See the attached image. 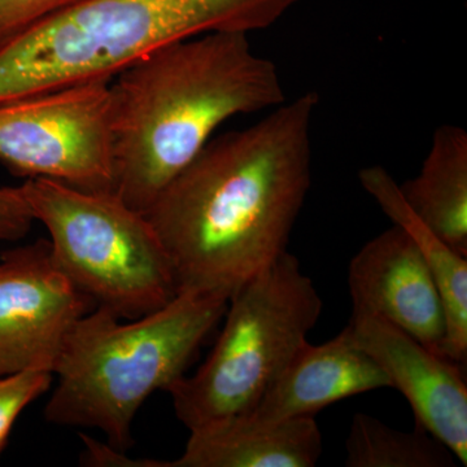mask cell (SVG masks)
I'll list each match as a JSON object with an SVG mask.
<instances>
[{
    "mask_svg": "<svg viewBox=\"0 0 467 467\" xmlns=\"http://www.w3.org/2000/svg\"><path fill=\"white\" fill-rule=\"evenodd\" d=\"M318 95L209 140L146 212L178 294L234 291L287 251L312 181Z\"/></svg>",
    "mask_w": 467,
    "mask_h": 467,
    "instance_id": "6da1fadb",
    "label": "cell"
},
{
    "mask_svg": "<svg viewBox=\"0 0 467 467\" xmlns=\"http://www.w3.org/2000/svg\"><path fill=\"white\" fill-rule=\"evenodd\" d=\"M109 91L115 193L140 213L218 126L285 100L275 64L241 32L164 46L119 73Z\"/></svg>",
    "mask_w": 467,
    "mask_h": 467,
    "instance_id": "7a4b0ae2",
    "label": "cell"
},
{
    "mask_svg": "<svg viewBox=\"0 0 467 467\" xmlns=\"http://www.w3.org/2000/svg\"><path fill=\"white\" fill-rule=\"evenodd\" d=\"M301 0H81L0 42V103L113 78L150 52L265 29Z\"/></svg>",
    "mask_w": 467,
    "mask_h": 467,
    "instance_id": "3957f363",
    "label": "cell"
},
{
    "mask_svg": "<svg viewBox=\"0 0 467 467\" xmlns=\"http://www.w3.org/2000/svg\"><path fill=\"white\" fill-rule=\"evenodd\" d=\"M229 300L223 292H181L162 308L126 324L95 306L64 339L46 420L100 430L107 444L125 451L143 402L184 376Z\"/></svg>",
    "mask_w": 467,
    "mask_h": 467,
    "instance_id": "277c9868",
    "label": "cell"
},
{
    "mask_svg": "<svg viewBox=\"0 0 467 467\" xmlns=\"http://www.w3.org/2000/svg\"><path fill=\"white\" fill-rule=\"evenodd\" d=\"M317 288L287 251L234 291L223 331L204 364L168 389L190 432L257 407L317 324Z\"/></svg>",
    "mask_w": 467,
    "mask_h": 467,
    "instance_id": "5b68a950",
    "label": "cell"
},
{
    "mask_svg": "<svg viewBox=\"0 0 467 467\" xmlns=\"http://www.w3.org/2000/svg\"><path fill=\"white\" fill-rule=\"evenodd\" d=\"M57 265L95 306L135 319L178 295L167 251L146 214L115 192H82L47 178L21 184Z\"/></svg>",
    "mask_w": 467,
    "mask_h": 467,
    "instance_id": "8992f818",
    "label": "cell"
},
{
    "mask_svg": "<svg viewBox=\"0 0 467 467\" xmlns=\"http://www.w3.org/2000/svg\"><path fill=\"white\" fill-rule=\"evenodd\" d=\"M109 79L0 103V161L15 174L115 192Z\"/></svg>",
    "mask_w": 467,
    "mask_h": 467,
    "instance_id": "52a82bcc",
    "label": "cell"
},
{
    "mask_svg": "<svg viewBox=\"0 0 467 467\" xmlns=\"http://www.w3.org/2000/svg\"><path fill=\"white\" fill-rule=\"evenodd\" d=\"M94 301L57 265L50 241L0 256V377L26 368L54 373L70 327Z\"/></svg>",
    "mask_w": 467,
    "mask_h": 467,
    "instance_id": "ba28073f",
    "label": "cell"
},
{
    "mask_svg": "<svg viewBox=\"0 0 467 467\" xmlns=\"http://www.w3.org/2000/svg\"><path fill=\"white\" fill-rule=\"evenodd\" d=\"M353 337L407 399L417 425L467 465V386L462 364L427 348L384 319L353 313Z\"/></svg>",
    "mask_w": 467,
    "mask_h": 467,
    "instance_id": "9c48e42d",
    "label": "cell"
},
{
    "mask_svg": "<svg viewBox=\"0 0 467 467\" xmlns=\"http://www.w3.org/2000/svg\"><path fill=\"white\" fill-rule=\"evenodd\" d=\"M348 288L353 313L382 318L445 356L447 318L441 292L422 252L400 227L393 225L355 254Z\"/></svg>",
    "mask_w": 467,
    "mask_h": 467,
    "instance_id": "30bf717a",
    "label": "cell"
},
{
    "mask_svg": "<svg viewBox=\"0 0 467 467\" xmlns=\"http://www.w3.org/2000/svg\"><path fill=\"white\" fill-rule=\"evenodd\" d=\"M382 389H391L389 377L347 326L328 342L304 343L257 407L242 417L261 422L315 417L335 402Z\"/></svg>",
    "mask_w": 467,
    "mask_h": 467,
    "instance_id": "8fae6325",
    "label": "cell"
},
{
    "mask_svg": "<svg viewBox=\"0 0 467 467\" xmlns=\"http://www.w3.org/2000/svg\"><path fill=\"white\" fill-rule=\"evenodd\" d=\"M322 454L315 417L261 422L247 417L190 432L182 456L165 467H313Z\"/></svg>",
    "mask_w": 467,
    "mask_h": 467,
    "instance_id": "7c38bea8",
    "label": "cell"
},
{
    "mask_svg": "<svg viewBox=\"0 0 467 467\" xmlns=\"http://www.w3.org/2000/svg\"><path fill=\"white\" fill-rule=\"evenodd\" d=\"M359 183L377 202L393 225L400 227L422 252L434 275L447 318L444 355L465 364L467 358V256L450 247L418 217L400 192L399 183L382 167L362 169Z\"/></svg>",
    "mask_w": 467,
    "mask_h": 467,
    "instance_id": "4fadbf2b",
    "label": "cell"
},
{
    "mask_svg": "<svg viewBox=\"0 0 467 467\" xmlns=\"http://www.w3.org/2000/svg\"><path fill=\"white\" fill-rule=\"evenodd\" d=\"M409 207L459 254L467 256V133L444 125L435 131L420 173L399 184Z\"/></svg>",
    "mask_w": 467,
    "mask_h": 467,
    "instance_id": "5bb4252c",
    "label": "cell"
},
{
    "mask_svg": "<svg viewBox=\"0 0 467 467\" xmlns=\"http://www.w3.org/2000/svg\"><path fill=\"white\" fill-rule=\"evenodd\" d=\"M456 457L416 425L401 431L365 413H356L346 441L348 467H451Z\"/></svg>",
    "mask_w": 467,
    "mask_h": 467,
    "instance_id": "9a60e30c",
    "label": "cell"
},
{
    "mask_svg": "<svg viewBox=\"0 0 467 467\" xmlns=\"http://www.w3.org/2000/svg\"><path fill=\"white\" fill-rule=\"evenodd\" d=\"M54 373L45 368H26L0 377V454L18 416L54 383Z\"/></svg>",
    "mask_w": 467,
    "mask_h": 467,
    "instance_id": "2e32d148",
    "label": "cell"
},
{
    "mask_svg": "<svg viewBox=\"0 0 467 467\" xmlns=\"http://www.w3.org/2000/svg\"><path fill=\"white\" fill-rule=\"evenodd\" d=\"M81 0H0V42Z\"/></svg>",
    "mask_w": 467,
    "mask_h": 467,
    "instance_id": "e0dca14e",
    "label": "cell"
},
{
    "mask_svg": "<svg viewBox=\"0 0 467 467\" xmlns=\"http://www.w3.org/2000/svg\"><path fill=\"white\" fill-rule=\"evenodd\" d=\"M34 223L21 186L0 187V243L21 241Z\"/></svg>",
    "mask_w": 467,
    "mask_h": 467,
    "instance_id": "ac0fdd59",
    "label": "cell"
},
{
    "mask_svg": "<svg viewBox=\"0 0 467 467\" xmlns=\"http://www.w3.org/2000/svg\"><path fill=\"white\" fill-rule=\"evenodd\" d=\"M85 451L81 462L85 466H109V467H161V461L156 460H134L126 456L124 451L116 450L109 444H103L91 439L90 436L82 434Z\"/></svg>",
    "mask_w": 467,
    "mask_h": 467,
    "instance_id": "d6986e66",
    "label": "cell"
}]
</instances>
